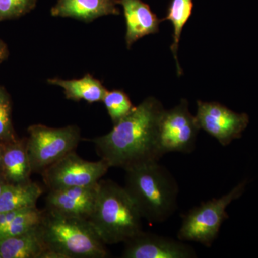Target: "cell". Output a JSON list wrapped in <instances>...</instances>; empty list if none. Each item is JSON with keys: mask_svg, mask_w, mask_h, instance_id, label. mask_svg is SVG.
Returning <instances> with one entry per match:
<instances>
[{"mask_svg": "<svg viewBox=\"0 0 258 258\" xmlns=\"http://www.w3.org/2000/svg\"><path fill=\"white\" fill-rule=\"evenodd\" d=\"M164 111L160 101L149 97L109 133L91 140L101 159L110 167L125 169L144 163L159 161L163 157L159 149L158 128Z\"/></svg>", "mask_w": 258, "mask_h": 258, "instance_id": "6da1fadb", "label": "cell"}, {"mask_svg": "<svg viewBox=\"0 0 258 258\" xmlns=\"http://www.w3.org/2000/svg\"><path fill=\"white\" fill-rule=\"evenodd\" d=\"M122 257L195 258L196 251L181 240L144 231L123 242Z\"/></svg>", "mask_w": 258, "mask_h": 258, "instance_id": "30bf717a", "label": "cell"}, {"mask_svg": "<svg viewBox=\"0 0 258 258\" xmlns=\"http://www.w3.org/2000/svg\"><path fill=\"white\" fill-rule=\"evenodd\" d=\"M118 4L119 0H57L50 12L54 17L91 22L105 15L119 14Z\"/></svg>", "mask_w": 258, "mask_h": 258, "instance_id": "4fadbf2b", "label": "cell"}, {"mask_svg": "<svg viewBox=\"0 0 258 258\" xmlns=\"http://www.w3.org/2000/svg\"><path fill=\"white\" fill-rule=\"evenodd\" d=\"M46 258H106L110 254L91 222L44 211L40 223Z\"/></svg>", "mask_w": 258, "mask_h": 258, "instance_id": "277c9868", "label": "cell"}, {"mask_svg": "<svg viewBox=\"0 0 258 258\" xmlns=\"http://www.w3.org/2000/svg\"><path fill=\"white\" fill-rule=\"evenodd\" d=\"M199 127L217 139L223 147L240 139L249 124V115L229 109L217 102L198 101Z\"/></svg>", "mask_w": 258, "mask_h": 258, "instance_id": "9c48e42d", "label": "cell"}, {"mask_svg": "<svg viewBox=\"0 0 258 258\" xmlns=\"http://www.w3.org/2000/svg\"><path fill=\"white\" fill-rule=\"evenodd\" d=\"M44 211L37 207L23 209L11 221L0 229V239L13 237L28 232L41 223Z\"/></svg>", "mask_w": 258, "mask_h": 258, "instance_id": "d6986e66", "label": "cell"}, {"mask_svg": "<svg viewBox=\"0 0 258 258\" xmlns=\"http://www.w3.org/2000/svg\"><path fill=\"white\" fill-rule=\"evenodd\" d=\"M200 128L196 117L189 110L186 100L161 115L158 128L159 149L163 156L167 153L190 154L195 150Z\"/></svg>", "mask_w": 258, "mask_h": 258, "instance_id": "ba28073f", "label": "cell"}, {"mask_svg": "<svg viewBox=\"0 0 258 258\" xmlns=\"http://www.w3.org/2000/svg\"><path fill=\"white\" fill-rule=\"evenodd\" d=\"M13 103L11 97L0 86V144L5 145L19 139L13 123Z\"/></svg>", "mask_w": 258, "mask_h": 258, "instance_id": "ffe728a7", "label": "cell"}, {"mask_svg": "<svg viewBox=\"0 0 258 258\" xmlns=\"http://www.w3.org/2000/svg\"><path fill=\"white\" fill-rule=\"evenodd\" d=\"M192 8V0H171L168 9L167 16L163 20H169L174 26V34H173L174 42L171 45V50L176 62L179 76L181 74V69L177 58L180 37H181V32L185 24L187 23L191 16Z\"/></svg>", "mask_w": 258, "mask_h": 258, "instance_id": "ac0fdd59", "label": "cell"}, {"mask_svg": "<svg viewBox=\"0 0 258 258\" xmlns=\"http://www.w3.org/2000/svg\"><path fill=\"white\" fill-rule=\"evenodd\" d=\"M50 84L60 86L68 99L79 101L81 100L92 103L103 101L107 90L101 81L87 74L81 79H49Z\"/></svg>", "mask_w": 258, "mask_h": 258, "instance_id": "e0dca14e", "label": "cell"}, {"mask_svg": "<svg viewBox=\"0 0 258 258\" xmlns=\"http://www.w3.org/2000/svg\"><path fill=\"white\" fill-rule=\"evenodd\" d=\"M1 172L9 184H18L30 179L32 171L27 139H18L4 145Z\"/></svg>", "mask_w": 258, "mask_h": 258, "instance_id": "9a60e30c", "label": "cell"}, {"mask_svg": "<svg viewBox=\"0 0 258 258\" xmlns=\"http://www.w3.org/2000/svg\"><path fill=\"white\" fill-rule=\"evenodd\" d=\"M42 193L41 186L30 179L18 184L8 183L0 195V213L36 207Z\"/></svg>", "mask_w": 258, "mask_h": 258, "instance_id": "2e32d148", "label": "cell"}, {"mask_svg": "<svg viewBox=\"0 0 258 258\" xmlns=\"http://www.w3.org/2000/svg\"><path fill=\"white\" fill-rule=\"evenodd\" d=\"M119 4L123 7L126 23L125 42L128 48L142 37L159 32L161 20L142 0H119Z\"/></svg>", "mask_w": 258, "mask_h": 258, "instance_id": "7c38bea8", "label": "cell"}, {"mask_svg": "<svg viewBox=\"0 0 258 258\" xmlns=\"http://www.w3.org/2000/svg\"><path fill=\"white\" fill-rule=\"evenodd\" d=\"M37 0H0V22L13 20L30 13Z\"/></svg>", "mask_w": 258, "mask_h": 258, "instance_id": "7402d4cb", "label": "cell"}, {"mask_svg": "<svg viewBox=\"0 0 258 258\" xmlns=\"http://www.w3.org/2000/svg\"><path fill=\"white\" fill-rule=\"evenodd\" d=\"M103 102L113 125L125 118L135 108L128 95L121 90L107 91Z\"/></svg>", "mask_w": 258, "mask_h": 258, "instance_id": "44dd1931", "label": "cell"}, {"mask_svg": "<svg viewBox=\"0 0 258 258\" xmlns=\"http://www.w3.org/2000/svg\"><path fill=\"white\" fill-rule=\"evenodd\" d=\"M7 184H8V182H7L4 176H3V174H2L1 171H0V195L3 192V189H5Z\"/></svg>", "mask_w": 258, "mask_h": 258, "instance_id": "cb8c5ba5", "label": "cell"}, {"mask_svg": "<svg viewBox=\"0 0 258 258\" xmlns=\"http://www.w3.org/2000/svg\"><path fill=\"white\" fill-rule=\"evenodd\" d=\"M40 224L20 235L0 239V258H46Z\"/></svg>", "mask_w": 258, "mask_h": 258, "instance_id": "5bb4252c", "label": "cell"}, {"mask_svg": "<svg viewBox=\"0 0 258 258\" xmlns=\"http://www.w3.org/2000/svg\"><path fill=\"white\" fill-rule=\"evenodd\" d=\"M110 168L103 159L86 161L73 152L49 166L40 174L49 190H56L96 184Z\"/></svg>", "mask_w": 258, "mask_h": 258, "instance_id": "52a82bcc", "label": "cell"}, {"mask_svg": "<svg viewBox=\"0 0 258 258\" xmlns=\"http://www.w3.org/2000/svg\"><path fill=\"white\" fill-rule=\"evenodd\" d=\"M124 188L143 219L162 223L178 207L179 185L159 161L144 163L125 169Z\"/></svg>", "mask_w": 258, "mask_h": 258, "instance_id": "7a4b0ae2", "label": "cell"}, {"mask_svg": "<svg viewBox=\"0 0 258 258\" xmlns=\"http://www.w3.org/2000/svg\"><path fill=\"white\" fill-rule=\"evenodd\" d=\"M247 184V180H244L221 198L212 199L190 210L183 218L178 239L211 247L222 224L229 218L227 207L243 195Z\"/></svg>", "mask_w": 258, "mask_h": 258, "instance_id": "5b68a950", "label": "cell"}, {"mask_svg": "<svg viewBox=\"0 0 258 258\" xmlns=\"http://www.w3.org/2000/svg\"><path fill=\"white\" fill-rule=\"evenodd\" d=\"M3 150H4V145L0 144V171H1L2 164H3Z\"/></svg>", "mask_w": 258, "mask_h": 258, "instance_id": "d4e9b609", "label": "cell"}, {"mask_svg": "<svg viewBox=\"0 0 258 258\" xmlns=\"http://www.w3.org/2000/svg\"><path fill=\"white\" fill-rule=\"evenodd\" d=\"M9 55V50L5 42L0 40V64L4 62Z\"/></svg>", "mask_w": 258, "mask_h": 258, "instance_id": "603a6c76", "label": "cell"}, {"mask_svg": "<svg viewBox=\"0 0 258 258\" xmlns=\"http://www.w3.org/2000/svg\"><path fill=\"white\" fill-rule=\"evenodd\" d=\"M27 149L32 172L41 173L44 169L75 152L81 140V130L77 125L50 128L35 124L28 129Z\"/></svg>", "mask_w": 258, "mask_h": 258, "instance_id": "8992f818", "label": "cell"}, {"mask_svg": "<svg viewBox=\"0 0 258 258\" xmlns=\"http://www.w3.org/2000/svg\"><path fill=\"white\" fill-rule=\"evenodd\" d=\"M142 217L124 186L100 180L94 210L88 221L106 244L124 242L142 230Z\"/></svg>", "mask_w": 258, "mask_h": 258, "instance_id": "3957f363", "label": "cell"}, {"mask_svg": "<svg viewBox=\"0 0 258 258\" xmlns=\"http://www.w3.org/2000/svg\"><path fill=\"white\" fill-rule=\"evenodd\" d=\"M99 182L84 187L50 190L46 211L61 216L89 220L94 210Z\"/></svg>", "mask_w": 258, "mask_h": 258, "instance_id": "8fae6325", "label": "cell"}]
</instances>
